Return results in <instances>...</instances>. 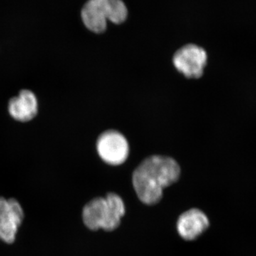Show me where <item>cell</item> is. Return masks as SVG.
Returning <instances> with one entry per match:
<instances>
[{
    "instance_id": "1",
    "label": "cell",
    "mask_w": 256,
    "mask_h": 256,
    "mask_svg": "<svg viewBox=\"0 0 256 256\" xmlns=\"http://www.w3.org/2000/svg\"><path fill=\"white\" fill-rule=\"evenodd\" d=\"M180 176V166L172 158L151 156L133 172V188L141 202L154 205L162 200L163 190L176 182Z\"/></svg>"
},
{
    "instance_id": "2",
    "label": "cell",
    "mask_w": 256,
    "mask_h": 256,
    "mask_svg": "<svg viewBox=\"0 0 256 256\" xmlns=\"http://www.w3.org/2000/svg\"><path fill=\"white\" fill-rule=\"evenodd\" d=\"M124 213L126 206L121 197L110 193L105 198L98 197L86 204L82 210V220L92 230L111 232L119 226Z\"/></svg>"
},
{
    "instance_id": "3",
    "label": "cell",
    "mask_w": 256,
    "mask_h": 256,
    "mask_svg": "<svg viewBox=\"0 0 256 256\" xmlns=\"http://www.w3.org/2000/svg\"><path fill=\"white\" fill-rule=\"evenodd\" d=\"M80 16L88 30L100 34L106 31L108 21L116 24L124 22L128 9L122 0H88Z\"/></svg>"
},
{
    "instance_id": "4",
    "label": "cell",
    "mask_w": 256,
    "mask_h": 256,
    "mask_svg": "<svg viewBox=\"0 0 256 256\" xmlns=\"http://www.w3.org/2000/svg\"><path fill=\"white\" fill-rule=\"evenodd\" d=\"M206 60V52L203 48L195 44H188L176 50L173 63L185 76L198 78L203 75Z\"/></svg>"
},
{
    "instance_id": "5",
    "label": "cell",
    "mask_w": 256,
    "mask_h": 256,
    "mask_svg": "<svg viewBox=\"0 0 256 256\" xmlns=\"http://www.w3.org/2000/svg\"><path fill=\"white\" fill-rule=\"evenodd\" d=\"M97 150L101 159L108 164L120 165L129 154V146L126 138L118 131L102 133L97 141Z\"/></svg>"
},
{
    "instance_id": "6",
    "label": "cell",
    "mask_w": 256,
    "mask_h": 256,
    "mask_svg": "<svg viewBox=\"0 0 256 256\" xmlns=\"http://www.w3.org/2000/svg\"><path fill=\"white\" fill-rule=\"evenodd\" d=\"M22 207L14 198L0 197V239L12 244L16 238L18 229L22 222Z\"/></svg>"
},
{
    "instance_id": "7",
    "label": "cell",
    "mask_w": 256,
    "mask_h": 256,
    "mask_svg": "<svg viewBox=\"0 0 256 256\" xmlns=\"http://www.w3.org/2000/svg\"><path fill=\"white\" fill-rule=\"evenodd\" d=\"M210 226L206 214L198 208H192L180 216L178 220V233L186 240L198 238Z\"/></svg>"
},
{
    "instance_id": "8",
    "label": "cell",
    "mask_w": 256,
    "mask_h": 256,
    "mask_svg": "<svg viewBox=\"0 0 256 256\" xmlns=\"http://www.w3.org/2000/svg\"><path fill=\"white\" fill-rule=\"evenodd\" d=\"M8 110L10 116L21 122L31 120L38 112V101L31 90H23L10 100Z\"/></svg>"
}]
</instances>
